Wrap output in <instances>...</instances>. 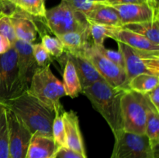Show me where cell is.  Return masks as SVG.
Wrapping results in <instances>:
<instances>
[{"label":"cell","instance_id":"4fadbf2b","mask_svg":"<svg viewBox=\"0 0 159 158\" xmlns=\"http://www.w3.org/2000/svg\"><path fill=\"white\" fill-rule=\"evenodd\" d=\"M111 6L114 8L117 12L122 26L130 23H138L159 20V13L155 12L146 3L113 5Z\"/></svg>","mask_w":159,"mask_h":158},{"label":"cell","instance_id":"ab89813d","mask_svg":"<svg viewBox=\"0 0 159 158\" xmlns=\"http://www.w3.org/2000/svg\"><path fill=\"white\" fill-rule=\"evenodd\" d=\"M3 106H4V104H3V101L0 99V110H1V108H2Z\"/></svg>","mask_w":159,"mask_h":158},{"label":"cell","instance_id":"1f68e13d","mask_svg":"<svg viewBox=\"0 0 159 158\" xmlns=\"http://www.w3.org/2000/svg\"><path fill=\"white\" fill-rule=\"evenodd\" d=\"M0 35L6 37L12 43L16 40L13 26L9 15L7 14H4L0 16Z\"/></svg>","mask_w":159,"mask_h":158},{"label":"cell","instance_id":"4dcf8cb0","mask_svg":"<svg viewBox=\"0 0 159 158\" xmlns=\"http://www.w3.org/2000/svg\"><path fill=\"white\" fill-rule=\"evenodd\" d=\"M93 46L96 48V50L102 56L107 57L108 60H110L113 63L116 64L117 66H119L120 68H121L125 71V63H124V57H123V54L119 50L116 51L108 49V48H106L104 45L103 46H95V45H93Z\"/></svg>","mask_w":159,"mask_h":158},{"label":"cell","instance_id":"7402d4cb","mask_svg":"<svg viewBox=\"0 0 159 158\" xmlns=\"http://www.w3.org/2000/svg\"><path fill=\"white\" fill-rule=\"evenodd\" d=\"M122 28L136 33L154 43L159 45V20L126 24L124 25Z\"/></svg>","mask_w":159,"mask_h":158},{"label":"cell","instance_id":"f546056e","mask_svg":"<svg viewBox=\"0 0 159 158\" xmlns=\"http://www.w3.org/2000/svg\"><path fill=\"white\" fill-rule=\"evenodd\" d=\"M33 54L39 68L44 67L52 61L51 55L40 43H32Z\"/></svg>","mask_w":159,"mask_h":158},{"label":"cell","instance_id":"2e32d148","mask_svg":"<svg viewBox=\"0 0 159 158\" xmlns=\"http://www.w3.org/2000/svg\"><path fill=\"white\" fill-rule=\"evenodd\" d=\"M110 38L135 49L159 52V45L145 37L122 27H113Z\"/></svg>","mask_w":159,"mask_h":158},{"label":"cell","instance_id":"e575fe53","mask_svg":"<svg viewBox=\"0 0 159 158\" xmlns=\"http://www.w3.org/2000/svg\"><path fill=\"white\" fill-rule=\"evenodd\" d=\"M13 47V43L4 36L0 35V54L7 53Z\"/></svg>","mask_w":159,"mask_h":158},{"label":"cell","instance_id":"484cf974","mask_svg":"<svg viewBox=\"0 0 159 158\" xmlns=\"http://www.w3.org/2000/svg\"><path fill=\"white\" fill-rule=\"evenodd\" d=\"M89 24L92 43L95 46H103L106 39L110 38L111 29L113 27L90 22H89Z\"/></svg>","mask_w":159,"mask_h":158},{"label":"cell","instance_id":"ac0fdd59","mask_svg":"<svg viewBox=\"0 0 159 158\" xmlns=\"http://www.w3.org/2000/svg\"><path fill=\"white\" fill-rule=\"evenodd\" d=\"M59 39L65 47V51L74 54H79L85 47L92 43L89 33V27L81 31H73L58 36Z\"/></svg>","mask_w":159,"mask_h":158},{"label":"cell","instance_id":"74e56055","mask_svg":"<svg viewBox=\"0 0 159 158\" xmlns=\"http://www.w3.org/2000/svg\"><path fill=\"white\" fill-rule=\"evenodd\" d=\"M148 6L159 13V0H144Z\"/></svg>","mask_w":159,"mask_h":158},{"label":"cell","instance_id":"8fae6325","mask_svg":"<svg viewBox=\"0 0 159 158\" xmlns=\"http://www.w3.org/2000/svg\"><path fill=\"white\" fill-rule=\"evenodd\" d=\"M13 46L17 54V65L20 80L25 91L29 88L32 77L39 68L33 54L32 43L16 40Z\"/></svg>","mask_w":159,"mask_h":158},{"label":"cell","instance_id":"52a82bcc","mask_svg":"<svg viewBox=\"0 0 159 158\" xmlns=\"http://www.w3.org/2000/svg\"><path fill=\"white\" fill-rule=\"evenodd\" d=\"M114 146L110 158H157L148 138L124 130L114 135Z\"/></svg>","mask_w":159,"mask_h":158},{"label":"cell","instance_id":"d6a6232c","mask_svg":"<svg viewBox=\"0 0 159 158\" xmlns=\"http://www.w3.org/2000/svg\"><path fill=\"white\" fill-rule=\"evenodd\" d=\"M56 158H87V156H84L70 149L63 147L58 150Z\"/></svg>","mask_w":159,"mask_h":158},{"label":"cell","instance_id":"3957f363","mask_svg":"<svg viewBox=\"0 0 159 158\" xmlns=\"http://www.w3.org/2000/svg\"><path fill=\"white\" fill-rule=\"evenodd\" d=\"M27 91L54 112L55 116L61 115L65 112L60 102L65 95L63 84L53 74L51 64L36 71Z\"/></svg>","mask_w":159,"mask_h":158},{"label":"cell","instance_id":"277c9868","mask_svg":"<svg viewBox=\"0 0 159 158\" xmlns=\"http://www.w3.org/2000/svg\"><path fill=\"white\" fill-rule=\"evenodd\" d=\"M149 101L144 94L125 90L121 98L123 129L139 135L145 134Z\"/></svg>","mask_w":159,"mask_h":158},{"label":"cell","instance_id":"603a6c76","mask_svg":"<svg viewBox=\"0 0 159 158\" xmlns=\"http://www.w3.org/2000/svg\"><path fill=\"white\" fill-rule=\"evenodd\" d=\"M159 85V77L147 74H141L134 77L127 83V89L141 94H146Z\"/></svg>","mask_w":159,"mask_h":158},{"label":"cell","instance_id":"9c48e42d","mask_svg":"<svg viewBox=\"0 0 159 158\" xmlns=\"http://www.w3.org/2000/svg\"><path fill=\"white\" fill-rule=\"evenodd\" d=\"M79 54L85 56L91 62L103 80L109 85L113 88H124L126 82L125 71L102 56L93 43L89 45Z\"/></svg>","mask_w":159,"mask_h":158},{"label":"cell","instance_id":"d6986e66","mask_svg":"<svg viewBox=\"0 0 159 158\" xmlns=\"http://www.w3.org/2000/svg\"><path fill=\"white\" fill-rule=\"evenodd\" d=\"M87 21L112 27H121L119 15L113 7L109 5L98 3L91 12L85 15Z\"/></svg>","mask_w":159,"mask_h":158},{"label":"cell","instance_id":"8d00e7d4","mask_svg":"<svg viewBox=\"0 0 159 158\" xmlns=\"http://www.w3.org/2000/svg\"><path fill=\"white\" fill-rule=\"evenodd\" d=\"M9 11V3L7 0H0V16L8 14Z\"/></svg>","mask_w":159,"mask_h":158},{"label":"cell","instance_id":"ffe728a7","mask_svg":"<svg viewBox=\"0 0 159 158\" xmlns=\"http://www.w3.org/2000/svg\"><path fill=\"white\" fill-rule=\"evenodd\" d=\"M65 59L66 60L64 64L62 84H63L65 95L69 96L71 99H75L78 97L80 93H82V88L74 64L66 57Z\"/></svg>","mask_w":159,"mask_h":158},{"label":"cell","instance_id":"836d02e7","mask_svg":"<svg viewBox=\"0 0 159 158\" xmlns=\"http://www.w3.org/2000/svg\"><path fill=\"white\" fill-rule=\"evenodd\" d=\"M144 95L147 97V99L153 105L154 108L156 109V111L159 112V85L155 87L153 90L149 91Z\"/></svg>","mask_w":159,"mask_h":158},{"label":"cell","instance_id":"9a60e30c","mask_svg":"<svg viewBox=\"0 0 159 158\" xmlns=\"http://www.w3.org/2000/svg\"><path fill=\"white\" fill-rule=\"evenodd\" d=\"M64 54V55L69 59L74 64L82 88L103 79L91 62L84 55L67 51H65Z\"/></svg>","mask_w":159,"mask_h":158},{"label":"cell","instance_id":"5bb4252c","mask_svg":"<svg viewBox=\"0 0 159 158\" xmlns=\"http://www.w3.org/2000/svg\"><path fill=\"white\" fill-rule=\"evenodd\" d=\"M61 116L66 136L67 148L87 156L77 113L72 110L65 111Z\"/></svg>","mask_w":159,"mask_h":158},{"label":"cell","instance_id":"4316f807","mask_svg":"<svg viewBox=\"0 0 159 158\" xmlns=\"http://www.w3.org/2000/svg\"><path fill=\"white\" fill-rule=\"evenodd\" d=\"M41 43L48 54L56 58H60L65 53V47L57 37L44 34L41 37Z\"/></svg>","mask_w":159,"mask_h":158},{"label":"cell","instance_id":"e0dca14e","mask_svg":"<svg viewBox=\"0 0 159 158\" xmlns=\"http://www.w3.org/2000/svg\"><path fill=\"white\" fill-rule=\"evenodd\" d=\"M59 149L52 136L34 133L30 142L26 158H56Z\"/></svg>","mask_w":159,"mask_h":158},{"label":"cell","instance_id":"7a4b0ae2","mask_svg":"<svg viewBox=\"0 0 159 158\" xmlns=\"http://www.w3.org/2000/svg\"><path fill=\"white\" fill-rule=\"evenodd\" d=\"M125 90L113 88L103 79L82 88V93L87 97L93 108L103 117L113 135L123 129L121 98Z\"/></svg>","mask_w":159,"mask_h":158},{"label":"cell","instance_id":"7c38bea8","mask_svg":"<svg viewBox=\"0 0 159 158\" xmlns=\"http://www.w3.org/2000/svg\"><path fill=\"white\" fill-rule=\"evenodd\" d=\"M9 16L13 26L16 40L34 43L39 33L36 23V20L38 18L32 16L16 6L9 14Z\"/></svg>","mask_w":159,"mask_h":158},{"label":"cell","instance_id":"8992f818","mask_svg":"<svg viewBox=\"0 0 159 158\" xmlns=\"http://www.w3.org/2000/svg\"><path fill=\"white\" fill-rule=\"evenodd\" d=\"M44 22L47 27L55 36L73 31H81L89 27L84 15L76 12L64 2L46 11Z\"/></svg>","mask_w":159,"mask_h":158},{"label":"cell","instance_id":"ba28073f","mask_svg":"<svg viewBox=\"0 0 159 158\" xmlns=\"http://www.w3.org/2000/svg\"><path fill=\"white\" fill-rule=\"evenodd\" d=\"M26 91L19 74L17 54L15 48L0 54V99L9 100Z\"/></svg>","mask_w":159,"mask_h":158},{"label":"cell","instance_id":"f1b7e54d","mask_svg":"<svg viewBox=\"0 0 159 158\" xmlns=\"http://www.w3.org/2000/svg\"><path fill=\"white\" fill-rule=\"evenodd\" d=\"M66 3L71 9L84 15H88L96 8L98 3L95 2L93 0H61Z\"/></svg>","mask_w":159,"mask_h":158},{"label":"cell","instance_id":"30bf717a","mask_svg":"<svg viewBox=\"0 0 159 158\" xmlns=\"http://www.w3.org/2000/svg\"><path fill=\"white\" fill-rule=\"evenodd\" d=\"M6 112L9 158H26L28 147L33 134L12 111L6 108Z\"/></svg>","mask_w":159,"mask_h":158},{"label":"cell","instance_id":"d590c367","mask_svg":"<svg viewBox=\"0 0 159 158\" xmlns=\"http://www.w3.org/2000/svg\"><path fill=\"white\" fill-rule=\"evenodd\" d=\"M145 3L144 0H108L102 4L109 5H125V4H144Z\"/></svg>","mask_w":159,"mask_h":158},{"label":"cell","instance_id":"6da1fadb","mask_svg":"<svg viewBox=\"0 0 159 158\" xmlns=\"http://www.w3.org/2000/svg\"><path fill=\"white\" fill-rule=\"evenodd\" d=\"M3 104L23 122L32 134L52 136L55 113L27 91L15 99L3 101Z\"/></svg>","mask_w":159,"mask_h":158},{"label":"cell","instance_id":"f35d334b","mask_svg":"<svg viewBox=\"0 0 159 158\" xmlns=\"http://www.w3.org/2000/svg\"><path fill=\"white\" fill-rule=\"evenodd\" d=\"M93 1L96 3H104L107 1H108V0H93Z\"/></svg>","mask_w":159,"mask_h":158},{"label":"cell","instance_id":"83f0119b","mask_svg":"<svg viewBox=\"0 0 159 158\" xmlns=\"http://www.w3.org/2000/svg\"><path fill=\"white\" fill-rule=\"evenodd\" d=\"M52 137L59 148H67L66 136L61 115L55 116L52 123Z\"/></svg>","mask_w":159,"mask_h":158},{"label":"cell","instance_id":"44dd1931","mask_svg":"<svg viewBox=\"0 0 159 158\" xmlns=\"http://www.w3.org/2000/svg\"><path fill=\"white\" fill-rule=\"evenodd\" d=\"M145 135L148 138L152 149L158 158L159 146V112L156 111L150 102L147 111Z\"/></svg>","mask_w":159,"mask_h":158},{"label":"cell","instance_id":"d4e9b609","mask_svg":"<svg viewBox=\"0 0 159 158\" xmlns=\"http://www.w3.org/2000/svg\"><path fill=\"white\" fill-rule=\"evenodd\" d=\"M0 158H9L7 112L5 105L0 110Z\"/></svg>","mask_w":159,"mask_h":158},{"label":"cell","instance_id":"5b68a950","mask_svg":"<svg viewBox=\"0 0 159 158\" xmlns=\"http://www.w3.org/2000/svg\"><path fill=\"white\" fill-rule=\"evenodd\" d=\"M117 44L118 50L123 54L125 63L124 89H127V83L138 74H147L159 77V52L135 49L120 42H117Z\"/></svg>","mask_w":159,"mask_h":158},{"label":"cell","instance_id":"cb8c5ba5","mask_svg":"<svg viewBox=\"0 0 159 158\" xmlns=\"http://www.w3.org/2000/svg\"><path fill=\"white\" fill-rule=\"evenodd\" d=\"M16 7L36 18L44 19L46 8L44 0H8Z\"/></svg>","mask_w":159,"mask_h":158}]
</instances>
